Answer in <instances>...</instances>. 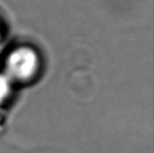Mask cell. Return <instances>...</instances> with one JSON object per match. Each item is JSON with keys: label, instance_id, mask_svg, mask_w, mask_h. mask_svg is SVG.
<instances>
[{"label": "cell", "instance_id": "1", "mask_svg": "<svg viewBox=\"0 0 154 153\" xmlns=\"http://www.w3.org/2000/svg\"><path fill=\"white\" fill-rule=\"evenodd\" d=\"M41 60L30 46H20L10 52L6 59V76L11 81H29L38 72Z\"/></svg>", "mask_w": 154, "mask_h": 153}, {"label": "cell", "instance_id": "2", "mask_svg": "<svg viewBox=\"0 0 154 153\" xmlns=\"http://www.w3.org/2000/svg\"><path fill=\"white\" fill-rule=\"evenodd\" d=\"M13 81L6 76V73L0 72V105H2L9 98L13 89Z\"/></svg>", "mask_w": 154, "mask_h": 153}, {"label": "cell", "instance_id": "3", "mask_svg": "<svg viewBox=\"0 0 154 153\" xmlns=\"http://www.w3.org/2000/svg\"><path fill=\"white\" fill-rule=\"evenodd\" d=\"M1 37H2V33H1V26H0V41H1Z\"/></svg>", "mask_w": 154, "mask_h": 153}]
</instances>
